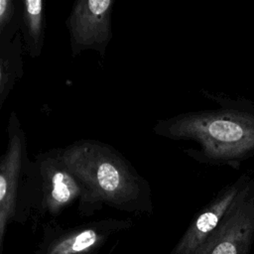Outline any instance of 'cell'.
Wrapping results in <instances>:
<instances>
[{
    "instance_id": "6da1fadb",
    "label": "cell",
    "mask_w": 254,
    "mask_h": 254,
    "mask_svg": "<svg viewBox=\"0 0 254 254\" xmlns=\"http://www.w3.org/2000/svg\"><path fill=\"white\" fill-rule=\"evenodd\" d=\"M200 92L219 107L160 120L154 131L172 140L193 141L197 148L186 149L185 153L199 164L238 170L244 161L254 157V103L205 89Z\"/></svg>"
},
{
    "instance_id": "7a4b0ae2",
    "label": "cell",
    "mask_w": 254,
    "mask_h": 254,
    "mask_svg": "<svg viewBox=\"0 0 254 254\" xmlns=\"http://www.w3.org/2000/svg\"><path fill=\"white\" fill-rule=\"evenodd\" d=\"M93 197L122 204L138 197L141 184L107 147L83 142L65 149L60 159Z\"/></svg>"
},
{
    "instance_id": "3957f363",
    "label": "cell",
    "mask_w": 254,
    "mask_h": 254,
    "mask_svg": "<svg viewBox=\"0 0 254 254\" xmlns=\"http://www.w3.org/2000/svg\"><path fill=\"white\" fill-rule=\"evenodd\" d=\"M253 242L254 176H251L218 227L193 254H248Z\"/></svg>"
},
{
    "instance_id": "277c9868",
    "label": "cell",
    "mask_w": 254,
    "mask_h": 254,
    "mask_svg": "<svg viewBox=\"0 0 254 254\" xmlns=\"http://www.w3.org/2000/svg\"><path fill=\"white\" fill-rule=\"evenodd\" d=\"M250 178L249 173H244L218 190L192 218L172 254H193L218 227L226 211Z\"/></svg>"
},
{
    "instance_id": "5b68a950",
    "label": "cell",
    "mask_w": 254,
    "mask_h": 254,
    "mask_svg": "<svg viewBox=\"0 0 254 254\" xmlns=\"http://www.w3.org/2000/svg\"><path fill=\"white\" fill-rule=\"evenodd\" d=\"M111 0H87L74 4L68 28L73 47L93 46L109 37Z\"/></svg>"
},
{
    "instance_id": "8992f818",
    "label": "cell",
    "mask_w": 254,
    "mask_h": 254,
    "mask_svg": "<svg viewBox=\"0 0 254 254\" xmlns=\"http://www.w3.org/2000/svg\"><path fill=\"white\" fill-rule=\"evenodd\" d=\"M22 142L17 134L10 135L8 150L0 161V252L8 218L12 215L21 169Z\"/></svg>"
},
{
    "instance_id": "52a82bcc",
    "label": "cell",
    "mask_w": 254,
    "mask_h": 254,
    "mask_svg": "<svg viewBox=\"0 0 254 254\" xmlns=\"http://www.w3.org/2000/svg\"><path fill=\"white\" fill-rule=\"evenodd\" d=\"M46 202L51 210H59L80 192L81 185L60 160L45 167Z\"/></svg>"
},
{
    "instance_id": "ba28073f",
    "label": "cell",
    "mask_w": 254,
    "mask_h": 254,
    "mask_svg": "<svg viewBox=\"0 0 254 254\" xmlns=\"http://www.w3.org/2000/svg\"><path fill=\"white\" fill-rule=\"evenodd\" d=\"M99 234L92 228L80 230L56 243L49 254H81L94 246Z\"/></svg>"
},
{
    "instance_id": "9c48e42d",
    "label": "cell",
    "mask_w": 254,
    "mask_h": 254,
    "mask_svg": "<svg viewBox=\"0 0 254 254\" xmlns=\"http://www.w3.org/2000/svg\"><path fill=\"white\" fill-rule=\"evenodd\" d=\"M24 5L28 31L33 41L37 44L42 32L43 2L41 0H26Z\"/></svg>"
},
{
    "instance_id": "30bf717a",
    "label": "cell",
    "mask_w": 254,
    "mask_h": 254,
    "mask_svg": "<svg viewBox=\"0 0 254 254\" xmlns=\"http://www.w3.org/2000/svg\"><path fill=\"white\" fill-rule=\"evenodd\" d=\"M11 1L9 0H0V26L7 18L10 9H11Z\"/></svg>"
},
{
    "instance_id": "8fae6325",
    "label": "cell",
    "mask_w": 254,
    "mask_h": 254,
    "mask_svg": "<svg viewBox=\"0 0 254 254\" xmlns=\"http://www.w3.org/2000/svg\"><path fill=\"white\" fill-rule=\"evenodd\" d=\"M1 73H2V69H1V64H0V79H1Z\"/></svg>"
}]
</instances>
